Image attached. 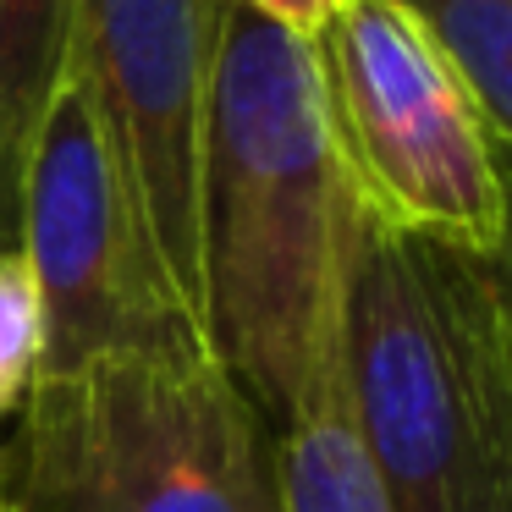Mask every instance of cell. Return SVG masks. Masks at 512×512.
Returning <instances> with one entry per match:
<instances>
[{
  "mask_svg": "<svg viewBox=\"0 0 512 512\" xmlns=\"http://www.w3.org/2000/svg\"><path fill=\"white\" fill-rule=\"evenodd\" d=\"M17 248L39 298L34 380L127 347L204 342L144 232L89 78L72 61L61 67L17 171Z\"/></svg>",
  "mask_w": 512,
  "mask_h": 512,
  "instance_id": "5",
  "label": "cell"
},
{
  "mask_svg": "<svg viewBox=\"0 0 512 512\" xmlns=\"http://www.w3.org/2000/svg\"><path fill=\"white\" fill-rule=\"evenodd\" d=\"M215 28L221 0H72L67 39V61L89 78L144 232L193 320H199V138Z\"/></svg>",
  "mask_w": 512,
  "mask_h": 512,
  "instance_id": "6",
  "label": "cell"
},
{
  "mask_svg": "<svg viewBox=\"0 0 512 512\" xmlns=\"http://www.w3.org/2000/svg\"><path fill=\"white\" fill-rule=\"evenodd\" d=\"M67 39L72 0H0V226L17 221V171L67 67Z\"/></svg>",
  "mask_w": 512,
  "mask_h": 512,
  "instance_id": "8",
  "label": "cell"
},
{
  "mask_svg": "<svg viewBox=\"0 0 512 512\" xmlns=\"http://www.w3.org/2000/svg\"><path fill=\"white\" fill-rule=\"evenodd\" d=\"M39 369V298L17 243H0V419L28 397Z\"/></svg>",
  "mask_w": 512,
  "mask_h": 512,
  "instance_id": "10",
  "label": "cell"
},
{
  "mask_svg": "<svg viewBox=\"0 0 512 512\" xmlns=\"http://www.w3.org/2000/svg\"><path fill=\"white\" fill-rule=\"evenodd\" d=\"M270 485H276V512H397L353 430L336 353L314 397L281 430L276 457H270Z\"/></svg>",
  "mask_w": 512,
  "mask_h": 512,
  "instance_id": "7",
  "label": "cell"
},
{
  "mask_svg": "<svg viewBox=\"0 0 512 512\" xmlns=\"http://www.w3.org/2000/svg\"><path fill=\"white\" fill-rule=\"evenodd\" d=\"M270 512H276V501H270Z\"/></svg>",
  "mask_w": 512,
  "mask_h": 512,
  "instance_id": "15",
  "label": "cell"
},
{
  "mask_svg": "<svg viewBox=\"0 0 512 512\" xmlns=\"http://www.w3.org/2000/svg\"><path fill=\"white\" fill-rule=\"evenodd\" d=\"M325 100L353 193L457 254L496 259L512 193L468 83L402 0H342L320 34Z\"/></svg>",
  "mask_w": 512,
  "mask_h": 512,
  "instance_id": "4",
  "label": "cell"
},
{
  "mask_svg": "<svg viewBox=\"0 0 512 512\" xmlns=\"http://www.w3.org/2000/svg\"><path fill=\"white\" fill-rule=\"evenodd\" d=\"M0 512H17V507H12V501H0Z\"/></svg>",
  "mask_w": 512,
  "mask_h": 512,
  "instance_id": "14",
  "label": "cell"
},
{
  "mask_svg": "<svg viewBox=\"0 0 512 512\" xmlns=\"http://www.w3.org/2000/svg\"><path fill=\"white\" fill-rule=\"evenodd\" d=\"M485 512H512V452H507V463H501V479H496V490H490Z\"/></svg>",
  "mask_w": 512,
  "mask_h": 512,
  "instance_id": "12",
  "label": "cell"
},
{
  "mask_svg": "<svg viewBox=\"0 0 512 512\" xmlns=\"http://www.w3.org/2000/svg\"><path fill=\"white\" fill-rule=\"evenodd\" d=\"M237 6H248L254 17L287 28L292 39H309V45H320V34L331 28V17H336V6H342V0H237Z\"/></svg>",
  "mask_w": 512,
  "mask_h": 512,
  "instance_id": "11",
  "label": "cell"
},
{
  "mask_svg": "<svg viewBox=\"0 0 512 512\" xmlns=\"http://www.w3.org/2000/svg\"><path fill=\"white\" fill-rule=\"evenodd\" d=\"M402 6H413L435 34L512 166V0H402Z\"/></svg>",
  "mask_w": 512,
  "mask_h": 512,
  "instance_id": "9",
  "label": "cell"
},
{
  "mask_svg": "<svg viewBox=\"0 0 512 512\" xmlns=\"http://www.w3.org/2000/svg\"><path fill=\"white\" fill-rule=\"evenodd\" d=\"M17 512H270L259 413L204 342L105 353L28 386Z\"/></svg>",
  "mask_w": 512,
  "mask_h": 512,
  "instance_id": "3",
  "label": "cell"
},
{
  "mask_svg": "<svg viewBox=\"0 0 512 512\" xmlns=\"http://www.w3.org/2000/svg\"><path fill=\"white\" fill-rule=\"evenodd\" d=\"M501 171H507V193H512V166L501 160ZM496 265H501V281H507V292H512V232H507V248L496 254Z\"/></svg>",
  "mask_w": 512,
  "mask_h": 512,
  "instance_id": "13",
  "label": "cell"
},
{
  "mask_svg": "<svg viewBox=\"0 0 512 512\" xmlns=\"http://www.w3.org/2000/svg\"><path fill=\"white\" fill-rule=\"evenodd\" d=\"M342 204L320 45L221 0L199 138V320L270 430L298 419L336 353Z\"/></svg>",
  "mask_w": 512,
  "mask_h": 512,
  "instance_id": "1",
  "label": "cell"
},
{
  "mask_svg": "<svg viewBox=\"0 0 512 512\" xmlns=\"http://www.w3.org/2000/svg\"><path fill=\"white\" fill-rule=\"evenodd\" d=\"M336 375L397 512H485L512 452V292L496 259L375 215L347 182Z\"/></svg>",
  "mask_w": 512,
  "mask_h": 512,
  "instance_id": "2",
  "label": "cell"
}]
</instances>
